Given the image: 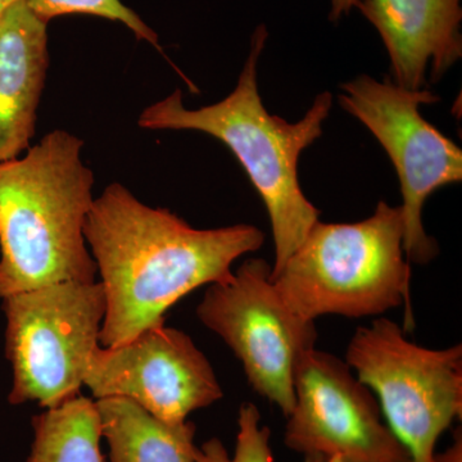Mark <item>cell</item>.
<instances>
[{"mask_svg":"<svg viewBox=\"0 0 462 462\" xmlns=\"http://www.w3.org/2000/svg\"><path fill=\"white\" fill-rule=\"evenodd\" d=\"M33 440L26 462H105L96 401L80 396L32 418Z\"/></svg>","mask_w":462,"mask_h":462,"instance_id":"obj_14","label":"cell"},{"mask_svg":"<svg viewBox=\"0 0 462 462\" xmlns=\"http://www.w3.org/2000/svg\"><path fill=\"white\" fill-rule=\"evenodd\" d=\"M84 385L97 400L133 401L160 420L179 424L224 397L211 363L184 331L165 322L91 355Z\"/></svg>","mask_w":462,"mask_h":462,"instance_id":"obj_10","label":"cell"},{"mask_svg":"<svg viewBox=\"0 0 462 462\" xmlns=\"http://www.w3.org/2000/svg\"><path fill=\"white\" fill-rule=\"evenodd\" d=\"M272 278L285 303L305 320L379 316L406 303L403 330L413 329L401 206L380 200L370 217L354 224L318 221Z\"/></svg>","mask_w":462,"mask_h":462,"instance_id":"obj_4","label":"cell"},{"mask_svg":"<svg viewBox=\"0 0 462 462\" xmlns=\"http://www.w3.org/2000/svg\"><path fill=\"white\" fill-rule=\"evenodd\" d=\"M84 142L54 130L25 156L0 163V300L60 282H94L84 225L94 173Z\"/></svg>","mask_w":462,"mask_h":462,"instance_id":"obj_2","label":"cell"},{"mask_svg":"<svg viewBox=\"0 0 462 462\" xmlns=\"http://www.w3.org/2000/svg\"><path fill=\"white\" fill-rule=\"evenodd\" d=\"M303 462H334V458L324 457V456L311 455L305 456V461Z\"/></svg>","mask_w":462,"mask_h":462,"instance_id":"obj_19","label":"cell"},{"mask_svg":"<svg viewBox=\"0 0 462 462\" xmlns=\"http://www.w3.org/2000/svg\"><path fill=\"white\" fill-rule=\"evenodd\" d=\"M346 363L375 392L412 462H436L438 440L462 415L461 345L425 348L397 322L380 318L356 330Z\"/></svg>","mask_w":462,"mask_h":462,"instance_id":"obj_6","label":"cell"},{"mask_svg":"<svg viewBox=\"0 0 462 462\" xmlns=\"http://www.w3.org/2000/svg\"><path fill=\"white\" fill-rule=\"evenodd\" d=\"M270 437L272 431L261 424L256 404L243 403L238 413V436L233 457L217 438L196 447L194 457L196 462H273Z\"/></svg>","mask_w":462,"mask_h":462,"instance_id":"obj_15","label":"cell"},{"mask_svg":"<svg viewBox=\"0 0 462 462\" xmlns=\"http://www.w3.org/2000/svg\"><path fill=\"white\" fill-rule=\"evenodd\" d=\"M11 404L53 409L80 394L106 315L102 284L60 282L3 298Z\"/></svg>","mask_w":462,"mask_h":462,"instance_id":"obj_5","label":"cell"},{"mask_svg":"<svg viewBox=\"0 0 462 462\" xmlns=\"http://www.w3.org/2000/svg\"><path fill=\"white\" fill-rule=\"evenodd\" d=\"M334 462H352V461H346V460H340V458H334Z\"/></svg>","mask_w":462,"mask_h":462,"instance_id":"obj_21","label":"cell"},{"mask_svg":"<svg viewBox=\"0 0 462 462\" xmlns=\"http://www.w3.org/2000/svg\"><path fill=\"white\" fill-rule=\"evenodd\" d=\"M436 462H462L461 430L455 431L454 442H452V445L449 446L448 448L445 449V451L436 455Z\"/></svg>","mask_w":462,"mask_h":462,"instance_id":"obj_17","label":"cell"},{"mask_svg":"<svg viewBox=\"0 0 462 462\" xmlns=\"http://www.w3.org/2000/svg\"><path fill=\"white\" fill-rule=\"evenodd\" d=\"M267 39L260 26L252 36L251 51L238 84L226 98L199 109L185 108L180 90L149 106L138 125L148 130H193L223 142L238 158L269 212L275 247L272 276L319 221V209L306 199L298 181L300 153L322 134L333 106L329 91L319 94L305 117L291 124L270 115L258 93L257 63Z\"/></svg>","mask_w":462,"mask_h":462,"instance_id":"obj_3","label":"cell"},{"mask_svg":"<svg viewBox=\"0 0 462 462\" xmlns=\"http://www.w3.org/2000/svg\"><path fill=\"white\" fill-rule=\"evenodd\" d=\"M360 0H331L330 20L337 21L342 14H348L349 9L356 7Z\"/></svg>","mask_w":462,"mask_h":462,"instance_id":"obj_18","label":"cell"},{"mask_svg":"<svg viewBox=\"0 0 462 462\" xmlns=\"http://www.w3.org/2000/svg\"><path fill=\"white\" fill-rule=\"evenodd\" d=\"M197 316L229 346L254 391L287 418L297 365L315 348L318 330L315 321L300 318L282 300L272 264L248 258L229 281L208 285Z\"/></svg>","mask_w":462,"mask_h":462,"instance_id":"obj_8","label":"cell"},{"mask_svg":"<svg viewBox=\"0 0 462 462\" xmlns=\"http://www.w3.org/2000/svg\"><path fill=\"white\" fill-rule=\"evenodd\" d=\"M47 23L23 0L0 12V163L26 153L50 67Z\"/></svg>","mask_w":462,"mask_h":462,"instance_id":"obj_12","label":"cell"},{"mask_svg":"<svg viewBox=\"0 0 462 462\" xmlns=\"http://www.w3.org/2000/svg\"><path fill=\"white\" fill-rule=\"evenodd\" d=\"M14 2V0H0V12Z\"/></svg>","mask_w":462,"mask_h":462,"instance_id":"obj_20","label":"cell"},{"mask_svg":"<svg viewBox=\"0 0 462 462\" xmlns=\"http://www.w3.org/2000/svg\"><path fill=\"white\" fill-rule=\"evenodd\" d=\"M340 88L339 105L372 132L396 169L403 199L404 256L409 263H430L438 256V243L424 229L422 207L434 191L462 180L461 149L419 109L439 102V97L367 75Z\"/></svg>","mask_w":462,"mask_h":462,"instance_id":"obj_7","label":"cell"},{"mask_svg":"<svg viewBox=\"0 0 462 462\" xmlns=\"http://www.w3.org/2000/svg\"><path fill=\"white\" fill-rule=\"evenodd\" d=\"M378 30L391 58L393 83L427 89L462 57L460 0H360L356 5Z\"/></svg>","mask_w":462,"mask_h":462,"instance_id":"obj_11","label":"cell"},{"mask_svg":"<svg viewBox=\"0 0 462 462\" xmlns=\"http://www.w3.org/2000/svg\"><path fill=\"white\" fill-rule=\"evenodd\" d=\"M380 411L378 401L346 361L310 349L294 373L285 446L303 456L352 462H412Z\"/></svg>","mask_w":462,"mask_h":462,"instance_id":"obj_9","label":"cell"},{"mask_svg":"<svg viewBox=\"0 0 462 462\" xmlns=\"http://www.w3.org/2000/svg\"><path fill=\"white\" fill-rule=\"evenodd\" d=\"M30 11L44 23H50L51 18L63 14H85L107 18L111 21H120L129 27L136 38L151 42L153 47L161 50L158 44L157 33L143 23L142 18L123 5L121 0H23Z\"/></svg>","mask_w":462,"mask_h":462,"instance_id":"obj_16","label":"cell"},{"mask_svg":"<svg viewBox=\"0 0 462 462\" xmlns=\"http://www.w3.org/2000/svg\"><path fill=\"white\" fill-rule=\"evenodd\" d=\"M111 462H196V425L170 424L126 398L96 401Z\"/></svg>","mask_w":462,"mask_h":462,"instance_id":"obj_13","label":"cell"},{"mask_svg":"<svg viewBox=\"0 0 462 462\" xmlns=\"http://www.w3.org/2000/svg\"><path fill=\"white\" fill-rule=\"evenodd\" d=\"M84 236L106 296L102 346L125 345L165 322L176 302L229 281L233 263L264 243L254 225L194 229L169 209L144 205L120 182L94 199Z\"/></svg>","mask_w":462,"mask_h":462,"instance_id":"obj_1","label":"cell"}]
</instances>
